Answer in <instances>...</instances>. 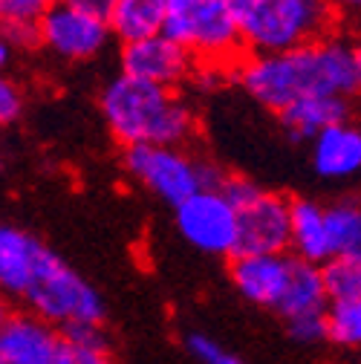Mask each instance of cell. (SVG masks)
I'll return each instance as SVG.
<instances>
[{"instance_id": "obj_1", "label": "cell", "mask_w": 361, "mask_h": 364, "mask_svg": "<svg viewBox=\"0 0 361 364\" xmlns=\"http://www.w3.org/2000/svg\"><path fill=\"white\" fill-rule=\"evenodd\" d=\"M237 78L246 93L263 107L284 113L306 96H355V47L341 38H327L306 47L246 55L237 64Z\"/></svg>"}, {"instance_id": "obj_2", "label": "cell", "mask_w": 361, "mask_h": 364, "mask_svg": "<svg viewBox=\"0 0 361 364\" xmlns=\"http://www.w3.org/2000/svg\"><path fill=\"white\" fill-rule=\"evenodd\" d=\"M99 107L110 133L124 148H139V145L179 148L197 130V119L191 107L176 96V90L148 84L130 75H116L102 90Z\"/></svg>"}, {"instance_id": "obj_3", "label": "cell", "mask_w": 361, "mask_h": 364, "mask_svg": "<svg viewBox=\"0 0 361 364\" xmlns=\"http://www.w3.org/2000/svg\"><path fill=\"white\" fill-rule=\"evenodd\" d=\"M249 55L289 53L333 38L338 9L333 0H232Z\"/></svg>"}, {"instance_id": "obj_4", "label": "cell", "mask_w": 361, "mask_h": 364, "mask_svg": "<svg viewBox=\"0 0 361 364\" xmlns=\"http://www.w3.org/2000/svg\"><path fill=\"white\" fill-rule=\"evenodd\" d=\"M124 171L173 208L200 191H220L225 179V173H220L214 165L168 145L124 148Z\"/></svg>"}, {"instance_id": "obj_5", "label": "cell", "mask_w": 361, "mask_h": 364, "mask_svg": "<svg viewBox=\"0 0 361 364\" xmlns=\"http://www.w3.org/2000/svg\"><path fill=\"white\" fill-rule=\"evenodd\" d=\"M26 306L53 327L72 330L104 321L102 295L90 287L72 266H67L53 249L43 257L38 275L26 292Z\"/></svg>"}, {"instance_id": "obj_6", "label": "cell", "mask_w": 361, "mask_h": 364, "mask_svg": "<svg viewBox=\"0 0 361 364\" xmlns=\"http://www.w3.org/2000/svg\"><path fill=\"white\" fill-rule=\"evenodd\" d=\"M165 35L208 67L237 70L243 61V35L232 0H200L191 9L171 12Z\"/></svg>"}, {"instance_id": "obj_7", "label": "cell", "mask_w": 361, "mask_h": 364, "mask_svg": "<svg viewBox=\"0 0 361 364\" xmlns=\"http://www.w3.org/2000/svg\"><path fill=\"white\" fill-rule=\"evenodd\" d=\"M176 229L194 249L205 255H237L240 220L237 208L225 200L222 191H200L183 205L173 208Z\"/></svg>"}, {"instance_id": "obj_8", "label": "cell", "mask_w": 361, "mask_h": 364, "mask_svg": "<svg viewBox=\"0 0 361 364\" xmlns=\"http://www.w3.org/2000/svg\"><path fill=\"white\" fill-rule=\"evenodd\" d=\"M107 21H99L93 15H84L67 4H53L38 21V43H43L50 53L67 61H87L96 58L110 41Z\"/></svg>"}, {"instance_id": "obj_9", "label": "cell", "mask_w": 361, "mask_h": 364, "mask_svg": "<svg viewBox=\"0 0 361 364\" xmlns=\"http://www.w3.org/2000/svg\"><path fill=\"white\" fill-rule=\"evenodd\" d=\"M240 240L237 255H284L292 237V200L260 191L237 208Z\"/></svg>"}, {"instance_id": "obj_10", "label": "cell", "mask_w": 361, "mask_h": 364, "mask_svg": "<svg viewBox=\"0 0 361 364\" xmlns=\"http://www.w3.org/2000/svg\"><path fill=\"white\" fill-rule=\"evenodd\" d=\"M119 61H122V75L139 78L148 84H159L168 90H176L197 70V58L183 47V43L171 41L168 35L127 43V47H122Z\"/></svg>"}, {"instance_id": "obj_11", "label": "cell", "mask_w": 361, "mask_h": 364, "mask_svg": "<svg viewBox=\"0 0 361 364\" xmlns=\"http://www.w3.org/2000/svg\"><path fill=\"white\" fill-rule=\"evenodd\" d=\"M64 333L35 312H9L0 324V364H55Z\"/></svg>"}, {"instance_id": "obj_12", "label": "cell", "mask_w": 361, "mask_h": 364, "mask_svg": "<svg viewBox=\"0 0 361 364\" xmlns=\"http://www.w3.org/2000/svg\"><path fill=\"white\" fill-rule=\"evenodd\" d=\"M295 257L284 255H235L232 257V281L237 292L266 309H278L289 275H292Z\"/></svg>"}, {"instance_id": "obj_13", "label": "cell", "mask_w": 361, "mask_h": 364, "mask_svg": "<svg viewBox=\"0 0 361 364\" xmlns=\"http://www.w3.org/2000/svg\"><path fill=\"white\" fill-rule=\"evenodd\" d=\"M47 252L50 249L35 235L18 229V225L0 223V295L26 298Z\"/></svg>"}, {"instance_id": "obj_14", "label": "cell", "mask_w": 361, "mask_h": 364, "mask_svg": "<svg viewBox=\"0 0 361 364\" xmlns=\"http://www.w3.org/2000/svg\"><path fill=\"white\" fill-rule=\"evenodd\" d=\"M312 168L327 179H350L361 173V127L335 124L312 139Z\"/></svg>"}, {"instance_id": "obj_15", "label": "cell", "mask_w": 361, "mask_h": 364, "mask_svg": "<svg viewBox=\"0 0 361 364\" xmlns=\"http://www.w3.org/2000/svg\"><path fill=\"white\" fill-rule=\"evenodd\" d=\"M352 105L347 96H306L295 105H289L281 116L284 130L295 142H312L318 133L350 122Z\"/></svg>"}, {"instance_id": "obj_16", "label": "cell", "mask_w": 361, "mask_h": 364, "mask_svg": "<svg viewBox=\"0 0 361 364\" xmlns=\"http://www.w3.org/2000/svg\"><path fill=\"white\" fill-rule=\"evenodd\" d=\"M289 249L298 260L324 266L333 260V240L327 229V208L312 200H292V237Z\"/></svg>"}, {"instance_id": "obj_17", "label": "cell", "mask_w": 361, "mask_h": 364, "mask_svg": "<svg viewBox=\"0 0 361 364\" xmlns=\"http://www.w3.org/2000/svg\"><path fill=\"white\" fill-rule=\"evenodd\" d=\"M168 18H171L168 0H116L107 26L122 41V47H127V43L165 35Z\"/></svg>"}, {"instance_id": "obj_18", "label": "cell", "mask_w": 361, "mask_h": 364, "mask_svg": "<svg viewBox=\"0 0 361 364\" xmlns=\"http://www.w3.org/2000/svg\"><path fill=\"white\" fill-rule=\"evenodd\" d=\"M327 309H330V298L324 289L321 266H312L295 257L289 287L275 312L284 321H295V318H306V315H327Z\"/></svg>"}, {"instance_id": "obj_19", "label": "cell", "mask_w": 361, "mask_h": 364, "mask_svg": "<svg viewBox=\"0 0 361 364\" xmlns=\"http://www.w3.org/2000/svg\"><path fill=\"white\" fill-rule=\"evenodd\" d=\"M327 208V229L335 257H361V197L335 200Z\"/></svg>"}, {"instance_id": "obj_20", "label": "cell", "mask_w": 361, "mask_h": 364, "mask_svg": "<svg viewBox=\"0 0 361 364\" xmlns=\"http://www.w3.org/2000/svg\"><path fill=\"white\" fill-rule=\"evenodd\" d=\"M55 364H116L104 341L102 324H84L64 330V347Z\"/></svg>"}, {"instance_id": "obj_21", "label": "cell", "mask_w": 361, "mask_h": 364, "mask_svg": "<svg viewBox=\"0 0 361 364\" xmlns=\"http://www.w3.org/2000/svg\"><path fill=\"white\" fill-rule=\"evenodd\" d=\"M330 304L361 298V257H333L321 266Z\"/></svg>"}, {"instance_id": "obj_22", "label": "cell", "mask_w": 361, "mask_h": 364, "mask_svg": "<svg viewBox=\"0 0 361 364\" xmlns=\"http://www.w3.org/2000/svg\"><path fill=\"white\" fill-rule=\"evenodd\" d=\"M327 338L344 350H361V298L330 304L327 309Z\"/></svg>"}, {"instance_id": "obj_23", "label": "cell", "mask_w": 361, "mask_h": 364, "mask_svg": "<svg viewBox=\"0 0 361 364\" xmlns=\"http://www.w3.org/2000/svg\"><path fill=\"white\" fill-rule=\"evenodd\" d=\"M58 0H0V32L38 26V21L47 15V9Z\"/></svg>"}, {"instance_id": "obj_24", "label": "cell", "mask_w": 361, "mask_h": 364, "mask_svg": "<svg viewBox=\"0 0 361 364\" xmlns=\"http://www.w3.org/2000/svg\"><path fill=\"white\" fill-rule=\"evenodd\" d=\"M185 347H188V353H191L197 361H203V364H243L235 353H229L222 344H217L211 336H203V333H191V336L185 338Z\"/></svg>"}, {"instance_id": "obj_25", "label": "cell", "mask_w": 361, "mask_h": 364, "mask_svg": "<svg viewBox=\"0 0 361 364\" xmlns=\"http://www.w3.org/2000/svg\"><path fill=\"white\" fill-rule=\"evenodd\" d=\"M286 330L295 341L301 344H318L327 338V315H306V318H295L286 321Z\"/></svg>"}, {"instance_id": "obj_26", "label": "cell", "mask_w": 361, "mask_h": 364, "mask_svg": "<svg viewBox=\"0 0 361 364\" xmlns=\"http://www.w3.org/2000/svg\"><path fill=\"white\" fill-rule=\"evenodd\" d=\"M21 113H23V93H21V87L12 78L0 75V127L18 122Z\"/></svg>"}, {"instance_id": "obj_27", "label": "cell", "mask_w": 361, "mask_h": 364, "mask_svg": "<svg viewBox=\"0 0 361 364\" xmlns=\"http://www.w3.org/2000/svg\"><path fill=\"white\" fill-rule=\"evenodd\" d=\"M61 4L84 12V15H93L99 21H107L113 15V6H116V0H61Z\"/></svg>"}, {"instance_id": "obj_28", "label": "cell", "mask_w": 361, "mask_h": 364, "mask_svg": "<svg viewBox=\"0 0 361 364\" xmlns=\"http://www.w3.org/2000/svg\"><path fill=\"white\" fill-rule=\"evenodd\" d=\"M333 6L338 9V15H352V18H361V0H333Z\"/></svg>"}, {"instance_id": "obj_29", "label": "cell", "mask_w": 361, "mask_h": 364, "mask_svg": "<svg viewBox=\"0 0 361 364\" xmlns=\"http://www.w3.org/2000/svg\"><path fill=\"white\" fill-rule=\"evenodd\" d=\"M12 43L4 38V35H0V70H4V67H9V61H12Z\"/></svg>"}, {"instance_id": "obj_30", "label": "cell", "mask_w": 361, "mask_h": 364, "mask_svg": "<svg viewBox=\"0 0 361 364\" xmlns=\"http://www.w3.org/2000/svg\"><path fill=\"white\" fill-rule=\"evenodd\" d=\"M194 4H200V0H168L171 12H179V9H191Z\"/></svg>"}, {"instance_id": "obj_31", "label": "cell", "mask_w": 361, "mask_h": 364, "mask_svg": "<svg viewBox=\"0 0 361 364\" xmlns=\"http://www.w3.org/2000/svg\"><path fill=\"white\" fill-rule=\"evenodd\" d=\"M355 84H358V93H361V47H355Z\"/></svg>"}, {"instance_id": "obj_32", "label": "cell", "mask_w": 361, "mask_h": 364, "mask_svg": "<svg viewBox=\"0 0 361 364\" xmlns=\"http://www.w3.org/2000/svg\"><path fill=\"white\" fill-rule=\"evenodd\" d=\"M6 315H9V306H6V298H4V295H0V324H4V321H6Z\"/></svg>"}, {"instance_id": "obj_33", "label": "cell", "mask_w": 361, "mask_h": 364, "mask_svg": "<svg viewBox=\"0 0 361 364\" xmlns=\"http://www.w3.org/2000/svg\"><path fill=\"white\" fill-rule=\"evenodd\" d=\"M0 35H4V32H0Z\"/></svg>"}]
</instances>
